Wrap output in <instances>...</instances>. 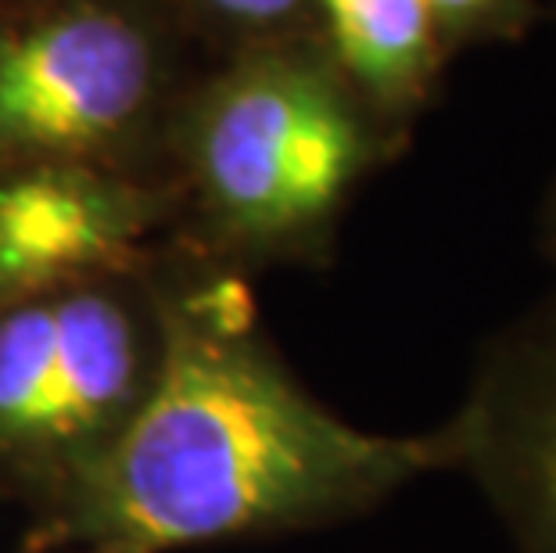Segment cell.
<instances>
[{"label": "cell", "instance_id": "6da1fadb", "mask_svg": "<svg viewBox=\"0 0 556 553\" xmlns=\"http://www.w3.org/2000/svg\"><path fill=\"white\" fill-rule=\"evenodd\" d=\"M155 277L159 378L87 489L29 528L33 553H173L319 532L456 467L448 420L384 435L316 399L274 345L241 269L165 238Z\"/></svg>", "mask_w": 556, "mask_h": 553}, {"label": "cell", "instance_id": "7a4b0ae2", "mask_svg": "<svg viewBox=\"0 0 556 553\" xmlns=\"http://www.w3.org/2000/svg\"><path fill=\"white\" fill-rule=\"evenodd\" d=\"M316 33L212 54L162 148L184 249L255 277L334 263L349 209L406 151Z\"/></svg>", "mask_w": 556, "mask_h": 553}, {"label": "cell", "instance_id": "3957f363", "mask_svg": "<svg viewBox=\"0 0 556 553\" xmlns=\"http://www.w3.org/2000/svg\"><path fill=\"white\" fill-rule=\"evenodd\" d=\"M173 0L0 4V176L109 166L162 180L184 90L208 58Z\"/></svg>", "mask_w": 556, "mask_h": 553}, {"label": "cell", "instance_id": "277c9868", "mask_svg": "<svg viewBox=\"0 0 556 553\" xmlns=\"http://www.w3.org/2000/svg\"><path fill=\"white\" fill-rule=\"evenodd\" d=\"M155 252L0 310V497L33 528L87 489L159 378Z\"/></svg>", "mask_w": 556, "mask_h": 553}, {"label": "cell", "instance_id": "5b68a950", "mask_svg": "<svg viewBox=\"0 0 556 553\" xmlns=\"http://www.w3.org/2000/svg\"><path fill=\"white\" fill-rule=\"evenodd\" d=\"M448 428L514 553H556V285L484 338Z\"/></svg>", "mask_w": 556, "mask_h": 553}, {"label": "cell", "instance_id": "8992f818", "mask_svg": "<svg viewBox=\"0 0 556 553\" xmlns=\"http://www.w3.org/2000/svg\"><path fill=\"white\" fill-rule=\"evenodd\" d=\"M173 234V194L155 176L40 166L0 176V310L119 274Z\"/></svg>", "mask_w": 556, "mask_h": 553}, {"label": "cell", "instance_id": "52a82bcc", "mask_svg": "<svg viewBox=\"0 0 556 553\" xmlns=\"http://www.w3.org/2000/svg\"><path fill=\"white\" fill-rule=\"evenodd\" d=\"M313 33L366 104L402 134L434 104L453 62L424 0H313Z\"/></svg>", "mask_w": 556, "mask_h": 553}, {"label": "cell", "instance_id": "ba28073f", "mask_svg": "<svg viewBox=\"0 0 556 553\" xmlns=\"http://www.w3.org/2000/svg\"><path fill=\"white\" fill-rule=\"evenodd\" d=\"M212 54L313 33V0H173Z\"/></svg>", "mask_w": 556, "mask_h": 553}, {"label": "cell", "instance_id": "9c48e42d", "mask_svg": "<svg viewBox=\"0 0 556 553\" xmlns=\"http://www.w3.org/2000/svg\"><path fill=\"white\" fill-rule=\"evenodd\" d=\"M453 58L467 47L517 43L549 15L539 0H424Z\"/></svg>", "mask_w": 556, "mask_h": 553}, {"label": "cell", "instance_id": "30bf717a", "mask_svg": "<svg viewBox=\"0 0 556 553\" xmlns=\"http://www.w3.org/2000/svg\"><path fill=\"white\" fill-rule=\"evenodd\" d=\"M539 249L556 274V176H553L549 191L542 198V209H539Z\"/></svg>", "mask_w": 556, "mask_h": 553}, {"label": "cell", "instance_id": "8fae6325", "mask_svg": "<svg viewBox=\"0 0 556 553\" xmlns=\"http://www.w3.org/2000/svg\"><path fill=\"white\" fill-rule=\"evenodd\" d=\"M76 553H123V550H104V546H79Z\"/></svg>", "mask_w": 556, "mask_h": 553}, {"label": "cell", "instance_id": "7c38bea8", "mask_svg": "<svg viewBox=\"0 0 556 553\" xmlns=\"http://www.w3.org/2000/svg\"><path fill=\"white\" fill-rule=\"evenodd\" d=\"M0 4H4V0H0Z\"/></svg>", "mask_w": 556, "mask_h": 553}]
</instances>
